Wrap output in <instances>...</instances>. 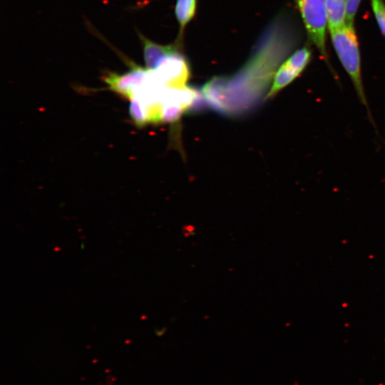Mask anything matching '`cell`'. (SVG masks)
Segmentation results:
<instances>
[{
    "instance_id": "cell-10",
    "label": "cell",
    "mask_w": 385,
    "mask_h": 385,
    "mask_svg": "<svg viewBox=\"0 0 385 385\" xmlns=\"http://www.w3.org/2000/svg\"><path fill=\"white\" fill-rule=\"evenodd\" d=\"M377 24L385 37V3L383 0H370Z\"/></svg>"
},
{
    "instance_id": "cell-7",
    "label": "cell",
    "mask_w": 385,
    "mask_h": 385,
    "mask_svg": "<svg viewBox=\"0 0 385 385\" xmlns=\"http://www.w3.org/2000/svg\"><path fill=\"white\" fill-rule=\"evenodd\" d=\"M325 8L329 31L339 29L347 23L346 0H325Z\"/></svg>"
},
{
    "instance_id": "cell-9",
    "label": "cell",
    "mask_w": 385,
    "mask_h": 385,
    "mask_svg": "<svg viewBox=\"0 0 385 385\" xmlns=\"http://www.w3.org/2000/svg\"><path fill=\"white\" fill-rule=\"evenodd\" d=\"M129 106V113L132 120L138 126H143L148 123L145 111L140 101L133 97L130 99Z\"/></svg>"
},
{
    "instance_id": "cell-8",
    "label": "cell",
    "mask_w": 385,
    "mask_h": 385,
    "mask_svg": "<svg viewBox=\"0 0 385 385\" xmlns=\"http://www.w3.org/2000/svg\"><path fill=\"white\" fill-rule=\"evenodd\" d=\"M196 2L197 0H177L175 12L181 32L194 17Z\"/></svg>"
},
{
    "instance_id": "cell-2",
    "label": "cell",
    "mask_w": 385,
    "mask_h": 385,
    "mask_svg": "<svg viewBox=\"0 0 385 385\" xmlns=\"http://www.w3.org/2000/svg\"><path fill=\"white\" fill-rule=\"evenodd\" d=\"M309 40L329 66L326 45L327 26L325 0H294Z\"/></svg>"
},
{
    "instance_id": "cell-5",
    "label": "cell",
    "mask_w": 385,
    "mask_h": 385,
    "mask_svg": "<svg viewBox=\"0 0 385 385\" xmlns=\"http://www.w3.org/2000/svg\"><path fill=\"white\" fill-rule=\"evenodd\" d=\"M150 71L133 63L129 71L123 74L109 72L103 77V80L111 90L130 99L148 79Z\"/></svg>"
},
{
    "instance_id": "cell-12",
    "label": "cell",
    "mask_w": 385,
    "mask_h": 385,
    "mask_svg": "<svg viewBox=\"0 0 385 385\" xmlns=\"http://www.w3.org/2000/svg\"><path fill=\"white\" fill-rule=\"evenodd\" d=\"M183 233L185 237H190L195 234V227L191 225L184 226L183 228Z\"/></svg>"
},
{
    "instance_id": "cell-6",
    "label": "cell",
    "mask_w": 385,
    "mask_h": 385,
    "mask_svg": "<svg viewBox=\"0 0 385 385\" xmlns=\"http://www.w3.org/2000/svg\"><path fill=\"white\" fill-rule=\"evenodd\" d=\"M139 36L143 46L145 66L150 71L155 70L165 58L177 50L175 46L156 43L140 34Z\"/></svg>"
},
{
    "instance_id": "cell-11",
    "label": "cell",
    "mask_w": 385,
    "mask_h": 385,
    "mask_svg": "<svg viewBox=\"0 0 385 385\" xmlns=\"http://www.w3.org/2000/svg\"><path fill=\"white\" fill-rule=\"evenodd\" d=\"M361 0H346L347 23L353 24Z\"/></svg>"
},
{
    "instance_id": "cell-1",
    "label": "cell",
    "mask_w": 385,
    "mask_h": 385,
    "mask_svg": "<svg viewBox=\"0 0 385 385\" xmlns=\"http://www.w3.org/2000/svg\"><path fill=\"white\" fill-rule=\"evenodd\" d=\"M335 52L353 84L355 92L374 123L364 88L361 57L356 34L353 24L346 23L342 28L329 31Z\"/></svg>"
},
{
    "instance_id": "cell-4",
    "label": "cell",
    "mask_w": 385,
    "mask_h": 385,
    "mask_svg": "<svg viewBox=\"0 0 385 385\" xmlns=\"http://www.w3.org/2000/svg\"><path fill=\"white\" fill-rule=\"evenodd\" d=\"M153 71L164 86L171 88L186 87L190 74L188 61L178 50L165 58Z\"/></svg>"
},
{
    "instance_id": "cell-3",
    "label": "cell",
    "mask_w": 385,
    "mask_h": 385,
    "mask_svg": "<svg viewBox=\"0 0 385 385\" xmlns=\"http://www.w3.org/2000/svg\"><path fill=\"white\" fill-rule=\"evenodd\" d=\"M311 58L312 50L309 46L295 51L276 71L267 98H272L295 80L304 71Z\"/></svg>"
}]
</instances>
